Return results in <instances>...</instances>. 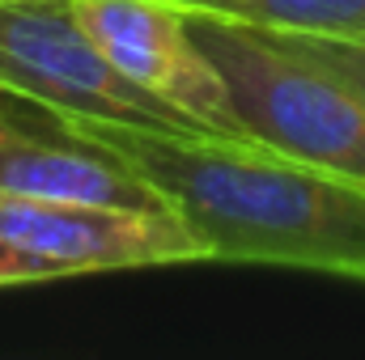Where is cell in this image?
Segmentation results:
<instances>
[{
    "label": "cell",
    "instance_id": "cell-10",
    "mask_svg": "<svg viewBox=\"0 0 365 360\" xmlns=\"http://www.w3.org/2000/svg\"><path fill=\"white\" fill-rule=\"evenodd\" d=\"M4 97H9V93H4V90H0V106H4Z\"/></svg>",
    "mask_w": 365,
    "mask_h": 360
},
{
    "label": "cell",
    "instance_id": "cell-8",
    "mask_svg": "<svg viewBox=\"0 0 365 360\" xmlns=\"http://www.w3.org/2000/svg\"><path fill=\"white\" fill-rule=\"evenodd\" d=\"M259 34L276 43L280 51L340 77L349 90L365 97V34H293V30H259Z\"/></svg>",
    "mask_w": 365,
    "mask_h": 360
},
{
    "label": "cell",
    "instance_id": "cell-6",
    "mask_svg": "<svg viewBox=\"0 0 365 360\" xmlns=\"http://www.w3.org/2000/svg\"><path fill=\"white\" fill-rule=\"evenodd\" d=\"M47 127L13 115V93L0 106V195L110 203V208H166L162 195L106 144L81 136L73 123L47 115Z\"/></svg>",
    "mask_w": 365,
    "mask_h": 360
},
{
    "label": "cell",
    "instance_id": "cell-7",
    "mask_svg": "<svg viewBox=\"0 0 365 360\" xmlns=\"http://www.w3.org/2000/svg\"><path fill=\"white\" fill-rule=\"evenodd\" d=\"M187 13L230 17L255 30L365 34V0H175Z\"/></svg>",
    "mask_w": 365,
    "mask_h": 360
},
{
    "label": "cell",
    "instance_id": "cell-5",
    "mask_svg": "<svg viewBox=\"0 0 365 360\" xmlns=\"http://www.w3.org/2000/svg\"><path fill=\"white\" fill-rule=\"evenodd\" d=\"M93 47L140 90L170 102L195 127L217 136H242L221 73L195 43L187 9L175 0H68Z\"/></svg>",
    "mask_w": 365,
    "mask_h": 360
},
{
    "label": "cell",
    "instance_id": "cell-1",
    "mask_svg": "<svg viewBox=\"0 0 365 360\" xmlns=\"http://www.w3.org/2000/svg\"><path fill=\"white\" fill-rule=\"evenodd\" d=\"M73 123V119H64ZM149 182L212 263H264L365 280V186L251 136L73 123Z\"/></svg>",
    "mask_w": 365,
    "mask_h": 360
},
{
    "label": "cell",
    "instance_id": "cell-3",
    "mask_svg": "<svg viewBox=\"0 0 365 360\" xmlns=\"http://www.w3.org/2000/svg\"><path fill=\"white\" fill-rule=\"evenodd\" d=\"M0 90L73 123L204 132L128 81L93 47L68 0H0Z\"/></svg>",
    "mask_w": 365,
    "mask_h": 360
},
{
    "label": "cell",
    "instance_id": "cell-4",
    "mask_svg": "<svg viewBox=\"0 0 365 360\" xmlns=\"http://www.w3.org/2000/svg\"><path fill=\"white\" fill-rule=\"evenodd\" d=\"M0 238L64 275L204 263L200 238L175 208H110L0 195Z\"/></svg>",
    "mask_w": 365,
    "mask_h": 360
},
{
    "label": "cell",
    "instance_id": "cell-2",
    "mask_svg": "<svg viewBox=\"0 0 365 360\" xmlns=\"http://www.w3.org/2000/svg\"><path fill=\"white\" fill-rule=\"evenodd\" d=\"M187 26L221 73L230 115L242 136L365 186L361 93L349 90L340 77L280 51L242 21L187 13Z\"/></svg>",
    "mask_w": 365,
    "mask_h": 360
},
{
    "label": "cell",
    "instance_id": "cell-9",
    "mask_svg": "<svg viewBox=\"0 0 365 360\" xmlns=\"http://www.w3.org/2000/svg\"><path fill=\"white\" fill-rule=\"evenodd\" d=\"M43 280H60L47 263H38L34 255L17 250L9 238H0V288H17V284H43Z\"/></svg>",
    "mask_w": 365,
    "mask_h": 360
}]
</instances>
